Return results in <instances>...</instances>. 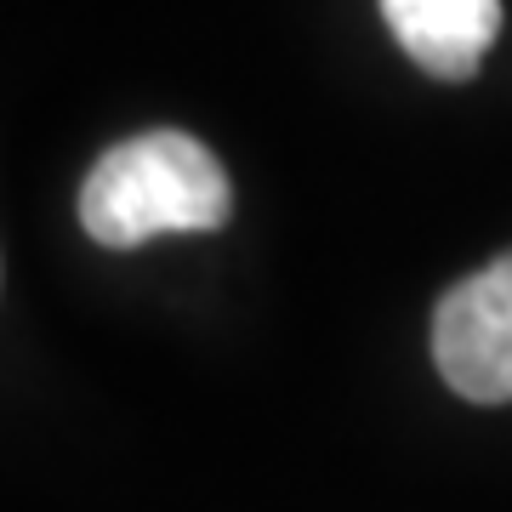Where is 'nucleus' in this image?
Listing matches in <instances>:
<instances>
[{"label": "nucleus", "mask_w": 512, "mask_h": 512, "mask_svg": "<svg viewBox=\"0 0 512 512\" xmlns=\"http://www.w3.org/2000/svg\"><path fill=\"white\" fill-rule=\"evenodd\" d=\"M228 211L234 188L222 160L171 126L114 143L80 188V228L109 251H131L154 234H211Z\"/></svg>", "instance_id": "1"}, {"label": "nucleus", "mask_w": 512, "mask_h": 512, "mask_svg": "<svg viewBox=\"0 0 512 512\" xmlns=\"http://www.w3.org/2000/svg\"><path fill=\"white\" fill-rule=\"evenodd\" d=\"M382 18L433 80H473L501 35V0H382Z\"/></svg>", "instance_id": "3"}, {"label": "nucleus", "mask_w": 512, "mask_h": 512, "mask_svg": "<svg viewBox=\"0 0 512 512\" xmlns=\"http://www.w3.org/2000/svg\"><path fill=\"white\" fill-rule=\"evenodd\" d=\"M433 359L473 404H512V251L495 256L439 302Z\"/></svg>", "instance_id": "2"}]
</instances>
